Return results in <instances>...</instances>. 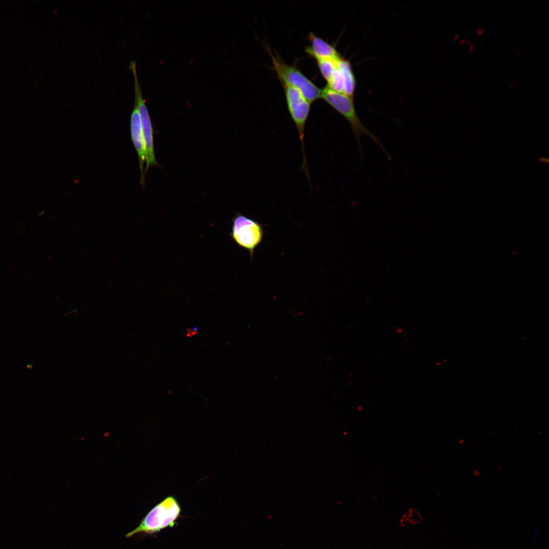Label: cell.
Here are the masks:
<instances>
[{"mask_svg":"<svg viewBox=\"0 0 549 549\" xmlns=\"http://www.w3.org/2000/svg\"><path fill=\"white\" fill-rule=\"evenodd\" d=\"M336 111L342 115L350 125L358 145L359 151L361 154L360 137L365 135L374 141L390 159V157L385 149L379 139L362 124L360 120L355 108L353 98L344 94L334 91L327 86L321 89V98Z\"/></svg>","mask_w":549,"mask_h":549,"instance_id":"cell-1","label":"cell"},{"mask_svg":"<svg viewBox=\"0 0 549 549\" xmlns=\"http://www.w3.org/2000/svg\"><path fill=\"white\" fill-rule=\"evenodd\" d=\"M231 222L230 237L239 247L249 252L252 260L255 249L263 239L264 225L240 212L236 214Z\"/></svg>","mask_w":549,"mask_h":549,"instance_id":"cell-5","label":"cell"},{"mask_svg":"<svg viewBox=\"0 0 549 549\" xmlns=\"http://www.w3.org/2000/svg\"><path fill=\"white\" fill-rule=\"evenodd\" d=\"M341 57L337 59L320 58L316 59L319 70L326 82L329 80L331 74L337 68L339 60Z\"/></svg>","mask_w":549,"mask_h":549,"instance_id":"cell-10","label":"cell"},{"mask_svg":"<svg viewBox=\"0 0 549 549\" xmlns=\"http://www.w3.org/2000/svg\"><path fill=\"white\" fill-rule=\"evenodd\" d=\"M130 131L131 139L137 151L139 168L141 173L140 184L144 187V163L145 161V149L143 136L142 131L141 119L137 104L135 101L130 120Z\"/></svg>","mask_w":549,"mask_h":549,"instance_id":"cell-7","label":"cell"},{"mask_svg":"<svg viewBox=\"0 0 549 549\" xmlns=\"http://www.w3.org/2000/svg\"><path fill=\"white\" fill-rule=\"evenodd\" d=\"M181 507L175 497L169 496L155 506L139 525L126 535L127 538L140 533L152 534L172 527L179 518Z\"/></svg>","mask_w":549,"mask_h":549,"instance_id":"cell-2","label":"cell"},{"mask_svg":"<svg viewBox=\"0 0 549 549\" xmlns=\"http://www.w3.org/2000/svg\"><path fill=\"white\" fill-rule=\"evenodd\" d=\"M339 64L344 77V94L353 98L355 89L356 82L350 63L348 60L341 57L339 59Z\"/></svg>","mask_w":549,"mask_h":549,"instance_id":"cell-9","label":"cell"},{"mask_svg":"<svg viewBox=\"0 0 549 549\" xmlns=\"http://www.w3.org/2000/svg\"><path fill=\"white\" fill-rule=\"evenodd\" d=\"M266 49L271 58L273 69L281 84H287L298 89L311 104L321 98V89L305 76L296 65L287 64L277 53H273L268 46Z\"/></svg>","mask_w":549,"mask_h":549,"instance_id":"cell-3","label":"cell"},{"mask_svg":"<svg viewBox=\"0 0 549 549\" xmlns=\"http://www.w3.org/2000/svg\"><path fill=\"white\" fill-rule=\"evenodd\" d=\"M308 40L311 46L306 47L305 51L311 57L316 59H337L341 56L331 44L311 32Z\"/></svg>","mask_w":549,"mask_h":549,"instance_id":"cell-8","label":"cell"},{"mask_svg":"<svg viewBox=\"0 0 549 549\" xmlns=\"http://www.w3.org/2000/svg\"><path fill=\"white\" fill-rule=\"evenodd\" d=\"M284 91L287 106L298 134L302 152V169L310 179L304 145L306 124L309 117L311 103L297 88L287 84H282Z\"/></svg>","mask_w":549,"mask_h":549,"instance_id":"cell-4","label":"cell"},{"mask_svg":"<svg viewBox=\"0 0 549 549\" xmlns=\"http://www.w3.org/2000/svg\"><path fill=\"white\" fill-rule=\"evenodd\" d=\"M136 62L131 63L130 68L134 75L135 84V100L139 111L142 131L145 149L146 167L144 170L145 176L148 169L152 166H159L155 156L154 144V132L152 123L149 115L145 100L143 98L141 86L137 74Z\"/></svg>","mask_w":549,"mask_h":549,"instance_id":"cell-6","label":"cell"}]
</instances>
